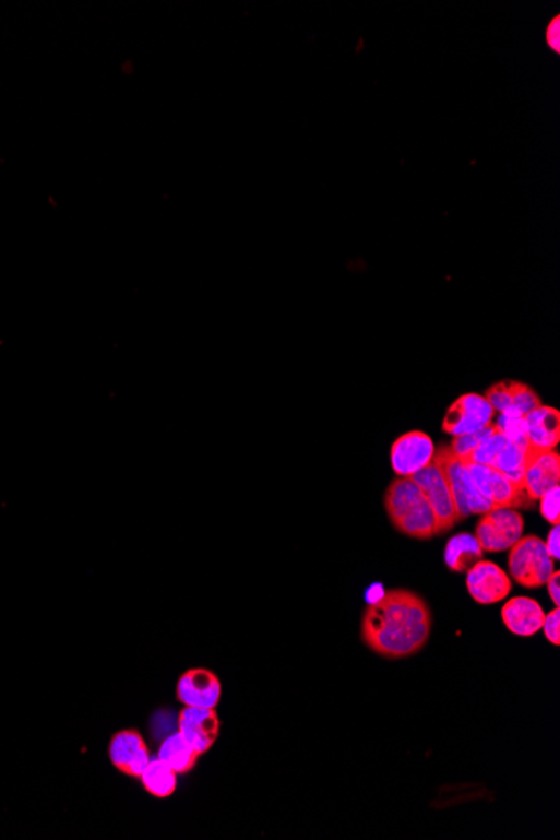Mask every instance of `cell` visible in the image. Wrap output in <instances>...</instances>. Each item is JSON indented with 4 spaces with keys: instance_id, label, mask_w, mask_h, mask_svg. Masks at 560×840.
Wrapping results in <instances>:
<instances>
[{
    "instance_id": "obj_25",
    "label": "cell",
    "mask_w": 560,
    "mask_h": 840,
    "mask_svg": "<svg viewBox=\"0 0 560 840\" xmlns=\"http://www.w3.org/2000/svg\"><path fill=\"white\" fill-rule=\"evenodd\" d=\"M544 632H546L547 641L552 642L553 646L560 644V611L559 607L550 611L546 614V619L543 624Z\"/></svg>"
},
{
    "instance_id": "obj_7",
    "label": "cell",
    "mask_w": 560,
    "mask_h": 840,
    "mask_svg": "<svg viewBox=\"0 0 560 840\" xmlns=\"http://www.w3.org/2000/svg\"><path fill=\"white\" fill-rule=\"evenodd\" d=\"M409 478L424 490L425 497L430 501L431 510L437 520L438 535L446 534L458 523L456 519L455 501H453L452 492L446 484L445 476L438 469L437 463H428L425 469L419 470Z\"/></svg>"
},
{
    "instance_id": "obj_21",
    "label": "cell",
    "mask_w": 560,
    "mask_h": 840,
    "mask_svg": "<svg viewBox=\"0 0 560 840\" xmlns=\"http://www.w3.org/2000/svg\"><path fill=\"white\" fill-rule=\"evenodd\" d=\"M527 448L528 445L513 443V441L505 440V443L502 445L490 466L499 470L507 478L524 487L525 453H527Z\"/></svg>"
},
{
    "instance_id": "obj_15",
    "label": "cell",
    "mask_w": 560,
    "mask_h": 840,
    "mask_svg": "<svg viewBox=\"0 0 560 840\" xmlns=\"http://www.w3.org/2000/svg\"><path fill=\"white\" fill-rule=\"evenodd\" d=\"M488 403L492 404L500 415L521 416L525 418L532 410L543 404L537 391L521 381H500L488 388L485 393Z\"/></svg>"
},
{
    "instance_id": "obj_24",
    "label": "cell",
    "mask_w": 560,
    "mask_h": 840,
    "mask_svg": "<svg viewBox=\"0 0 560 840\" xmlns=\"http://www.w3.org/2000/svg\"><path fill=\"white\" fill-rule=\"evenodd\" d=\"M540 501V513H543L544 519L547 520V522L552 523V525H559L560 520V488L553 487L550 488L547 494H544L543 497L539 498Z\"/></svg>"
},
{
    "instance_id": "obj_4",
    "label": "cell",
    "mask_w": 560,
    "mask_h": 840,
    "mask_svg": "<svg viewBox=\"0 0 560 840\" xmlns=\"http://www.w3.org/2000/svg\"><path fill=\"white\" fill-rule=\"evenodd\" d=\"M509 551L510 578L513 581L527 589L546 585L556 569V560L550 557L543 539L535 535L521 537Z\"/></svg>"
},
{
    "instance_id": "obj_11",
    "label": "cell",
    "mask_w": 560,
    "mask_h": 840,
    "mask_svg": "<svg viewBox=\"0 0 560 840\" xmlns=\"http://www.w3.org/2000/svg\"><path fill=\"white\" fill-rule=\"evenodd\" d=\"M466 589L478 604L490 606L507 599L512 592V582L502 567L481 559L466 570Z\"/></svg>"
},
{
    "instance_id": "obj_18",
    "label": "cell",
    "mask_w": 560,
    "mask_h": 840,
    "mask_svg": "<svg viewBox=\"0 0 560 840\" xmlns=\"http://www.w3.org/2000/svg\"><path fill=\"white\" fill-rule=\"evenodd\" d=\"M156 757L163 764H167L175 773L183 776V773L192 772L200 755L196 754L195 748L177 730V732L170 733L167 738L159 743Z\"/></svg>"
},
{
    "instance_id": "obj_19",
    "label": "cell",
    "mask_w": 560,
    "mask_h": 840,
    "mask_svg": "<svg viewBox=\"0 0 560 840\" xmlns=\"http://www.w3.org/2000/svg\"><path fill=\"white\" fill-rule=\"evenodd\" d=\"M484 559V548L475 535L458 534L450 539L445 548V564L452 572H466Z\"/></svg>"
},
{
    "instance_id": "obj_5",
    "label": "cell",
    "mask_w": 560,
    "mask_h": 840,
    "mask_svg": "<svg viewBox=\"0 0 560 840\" xmlns=\"http://www.w3.org/2000/svg\"><path fill=\"white\" fill-rule=\"evenodd\" d=\"M475 488L492 504L493 509H532L534 500L522 485L507 478L499 470L481 463L465 462Z\"/></svg>"
},
{
    "instance_id": "obj_23",
    "label": "cell",
    "mask_w": 560,
    "mask_h": 840,
    "mask_svg": "<svg viewBox=\"0 0 560 840\" xmlns=\"http://www.w3.org/2000/svg\"><path fill=\"white\" fill-rule=\"evenodd\" d=\"M497 431L507 440L513 441V443L528 445L527 440V426H525V418L521 416L500 415L497 422H493Z\"/></svg>"
},
{
    "instance_id": "obj_12",
    "label": "cell",
    "mask_w": 560,
    "mask_h": 840,
    "mask_svg": "<svg viewBox=\"0 0 560 840\" xmlns=\"http://www.w3.org/2000/svg\"><path fill=\"white\" fill-rule=\"evenodd\" d=\"M109 760L118 772L140 779L146 765L152 760L148 745L136 730H121L109 742Z\"/></svg>"
},
{
    "instance_id": "obj_9",
    "label": "cell",
    "mask_w": 560,
    "mask_h": 840,
    "mask_svg": "<svg viewBox=\"0 0 560 840\" xmlns=\"http://www.w3.org/2000/svg\"><path fill=\"white\" fill-rule=\"evenodd\" d=\"M434 451L433 440L427 434L418 429L408 431L391 447V466L396 475L409 478L433 462Z\"/></svg>"
},
{
    "instance_id": "obj_16",
    "label": "cell",
    "mask_w": 560,
    "mask_h": 840,
    "mask_svg": "<svg viewBox=\"0 0 560 840\" xmlns=\"http://www.w3.org/2000/svg\"><path fill=\"white\" fill-rule=\"evenodd\" d=\"M546 613L537 601L531 598H512L502 607V620L512 635L532 638L543 629Z\"/></svg>"
},
{
    "instance_id": "obj_26",
    "label": "cell",
    "mask_w": 560,
    "mask_h": 840,
    "mask_svg": "<svg viewBox=\"0 0 560 840\" xmlns=\"http://www.w3.org/2000/svg\"><path fill=\"white\" fill-rule=\"evenodd\" d=\"M546 40H547V44H549L550 49H552L553 52H557V55H559L560 52V17L559 15H556V17H553L552 21H550L549 26H547Z\"/></svg>"
},
{
    "instance_id": "obj_13",
    "label": "cell",
    "mask_w": 560,
    "mask_h": 840,
    "mask_svg": "<svg viewBox=\"0 0 560 840\" xmlns=\"http://www.w3.org/2000/svg\"><path fill=\"white\" fill-rule=\"evenodd\" d=\"M560 454L556 450L527 448L524 466V488L537 501L550 488L559 487Z\"/></svg>"
},
{
    "instance_id": "obj_10",
    "label": "cell",
    "mask_w": 560,
    "mask_h": 840,
    "mask_svg": "<svg viewBox=\"0 0 560 840\" xmlns=\"http://www.w3.org/2000/svg\"><path fill=\"white\" fill-rule=\"evenodd\" d=\"M178 732L202 757L221 735L217 708L184 707L178 714Z\"/></svg>"
},
{
    "instance_id": "obj_3",
    "label": "cell",
    "mask_w": 560,
    "mask_h": 840,
    "mask_svg": "<svg viewBox=\"0 0 560 840\" xmlns=\"http://www.w3.org/2000/svg\"><path fill=\"white\" fill-rule=\"evenodd\" d=\"M433 462L445 476L450 492H452L453 501H455L456 519L458 522L465 520L468 516H484V513L493 510L492 504L475 488L472 482L470 473L466 469V463L455 451L445 445L437 448Z\"/></svg>"
},
{
    "instance_id": "obj_20",
    "label": "cell",
    "mask_w": 560,
    "mask_h": 840,
    "mask_svg": "<svg viewBox=\"0 0 560 840\" xmlns=\"http://www.w3.org/2000/svg\"><path fill=\"white\" fill-rule=\"evenodd\" d=\"M143 789L155 798H168L177 792L178 773L158 757H152L142 776Z\"/></svg>"
},
{
    "instance_id": "obj_28",
    "label": "cell",
    "mask_w": 560,
    "mask_h": 840,
    "mask_svg": "<svg viewBox=\"0 0 560 840\" xmlns=\"http://www.w3.org/2000/svg\"><path fill=\"white\" fill-rule=\"evenodd\" d=\"M546 585H547V589H549V594H550V598H552L553 604H556V607H559V604H560L559 570H553L552 576H550V578L547 579Z\"/></svg>"
},
{
    "instance_id": "obj_8",
    "label": "cell",
    "mask_w": 560,
    "mask_h": 840,
    "mask_svg": "<svg viewBox=\"0 0 560 840\" xmlns=\"http://www.w3.org/2000/svg\"><path fill=\"white\" fill-rule=\"evenodd\" d=\"M496 410L488 403L487 398L477 393H466L460 397L449 407L441 428L452 437L470 435L493 423Z\"/></svg>"
},
{
    "instance_id": "obj_22",
    "label": "cell",
    "mask_w": 560,
    "mask_h": 840,
    "mask_svg": "<svg viewBox=\"0 0 560 840\" xmlns=\"http://www.w3.org/2000/svg\"><path fill=\"white\" fill-rule=\"evenodd\" d=\"M493 431H496V425L490 423V425L478 429V431H475V434L462 435V437H453V441L452 445H450V448L455 451L456 457H460L463 462H468V460H470L472 453H474V451L480 447L481 441H484L485 438L490 437Z\"/></svg>"
},
{
    "instance_id": "obj_17",
    "label": "cell",
    "mask_w": 560,
    "mask_h": 840,
    "mask_svg": "<svg viewBox=\"0 0 560 840\" xmlns=\"http://www.w3.org/2000/svg\"><path fill=\"white\" fill-rule=\"evenodd\" d=\"M528 447L556 450L560 441V413L552 406L535 407L525 416Z\"/></svg>"
},
{
    "instance_id": "obj_14",
    "label": "cell",
    "mask_w": 560,
    "mask_h": 840,
    "mask_svg": "<svg viewBox=\"0 0 560 840\" xmlns=\"http://www.w3.org/2000/svg\"><path fill=\"white\" fill-rule=\"evenodd\" d=\"M177 698L184 707L217 708L222 698L221 679L203 667L189 670L178 679Z\"/></svg>"
},
{
    "instance_id": "obj_1",
    "label": "cell",
    "mask_w": 560,
    "mask_h": 840,
    "mask_svg": "<svg viewBox=\"0 0 560 840\" xmlns=\"http://www.w3.org/2000/svg\"><path fill=\"white\" fill-rule=\"evenodd\" d=\"M433 626L430 606L421 595L391 589L365 611L361 638L372 653L403 660L427 646Z\"/></svg>"
},
{
    "instance_id": "obj_2",
    "label": "cell",
    "mask_w": 560,
    "mask_h": 840,
    "mask_svg": "<svg viewBox=\"0 0 560 840\" xmlns=\"http://www.w3.org/2000/svg\"><path fill=\"white\" fill-rule=\"evenodd\" d=\"M384 509L396 531L418 541L437 537V520L424 490L405 476H396L384 494Z\"/></svg>"
},
{
    "instance_id": "obj_27",
    "label": "cell",
    "mask_w": 560,
    "mask_h": 840,
    "mask_svg": "<svg viewBox=\"0 0 560 840\" xmlns=\"http://www.w3.org/2000/svg\"><path fill=\"white\" fill-rule=\"evenodd\" d=\"M546 544L547 552H549L550 557H552L553 560H559L560 557V529L559 525H553V529H550L549 535H547V541L544 542Z\"/></svg>"
},
{
    "instance_id": "obj_6",
    "label": "cell",
    "mask_w": 560,
    "mask_h": 840,
    "mask_svg": "<svg viewBox=\"0 0 560 840\" xmlns=\"http://www.w3.org/2000/svg\"><path fill=\"white\" fill-rule=\"evenodd\" d=\"M525 520L515 509H493L478 520L475 539L484 552L509 551L524 535Z\"/></svg>"
}]
</instances>
